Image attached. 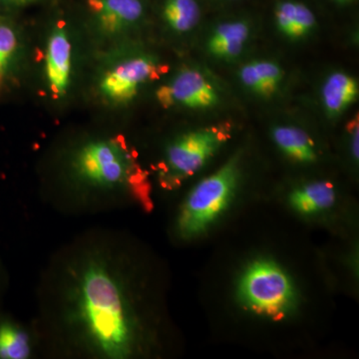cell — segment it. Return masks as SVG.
<instances>
[{
  "label": "cell",
  "instance_id": "obj_2",
  "mask_svg": "<svg viewBox=\"0 0 359 359\" xmlns=\"http://www.w3.org/2000/svg\"><path fill=\"white\" fill-rule=\"evenodd\" d=\"M70 169L79 192L74 207H113L119 196L134 199L147 196L143 172L135 164L134 155L121 139L84 144L73 155Z\"/></svg>",
  "mask_w": 359,
  "mask_h": 359
},
{
  "label": "cell",
  "instance_id": "obj_15",
  "mask_svg": "<svg viewBox=\"0 0 359 359\" xmlns=\"http://www.w3.org/2000/svg\"><path fill=\"white\" fill-rule=\"evenodd\" d=\"M242 83L250 91L263 97H271L278 89L283 77L280 66L271 61H255L241 68Z\"/></svg>",
  "mask_w": 359,
  "mask_h": 359
},
{
  "label": "cell",
  "instance_id": "obj_6",
  "mask_svg": "<svg viewBox=\"0 0 359 359\" xmlns=\"http://www.w3.org/2000/svg\"><path fill=\"white\" fill-rule=\"evenodd\" d=\"M168 71L148 56H137L123 61L108 71L101 80L100 90L106 98L122 103L131 100L142 85L157 80Z\"/></svg>",
  "mask_w": 359,
  "mask_h": 359
},
{
  "label": "cell",
  "instance_id": "obj_1",
  "mask_svg": "<svg viewBox=\"0 0 359 359\" xmlns=\"http://www.w3.org/2000/svg\"><path fill=\"white\" fill-rule=\"evenodd\" d=\"M46 276L45 327L66 354L129 359L147 349L131 266L116 235L84 236L58 255Z\"/></svg>",
  "mask_w": 359,
  "mask_h": 359
},
{
  "label": "cell",
  "instance_id": "obj_14",
  "mask_svg": "<svg viewBox=\"0 0 359 359\" xmlns=\"http://www.w3.org/2000/svg\"><path fill=\"white\" fill-rule=\"evenodd\" d=\"M337 200L334 184L327 181L313 182L290 194V203L295 211L313 215L330 209Z\"/></svg>",
  "mask_w": 359,
  "mask_h": 359
},
{
  "label": "cell",
  "instance_id": "obj_12",
  "mask_svg": "<svg viewBox=\"0 0 359 359\" xmlns=\"http://www.w3.org/2000/svg\"><path fill=\"white\" fill-rule=\"evenodd\" d=\"M358 97V83L353 76L337 71L325 79L321 89L323 106L330 117L342 114L355 102Z\"/></svg>",
  "mask_w": 359,
  "mask_h": 359
},
{
  "label": "cell",
  "instance_id": "obj_9",
  "mask_svg": "<svg viewBox=\"0 0 359 359\" xmlns=\"http://www.w3.org/2000/svg\"><path fill=\"white\" fill-rule=\"evenodd\" d=\"M88 6L101 29L108 34L133 25L144 13L141 0H88Z\"/></svg>",
  "mask_w": 359,
  "mask_h": 359
},
{
  "label": "cell",
  "instance_id": "obj_8",
  "mask_svg": "<svg viewBox=\"0 0 359 359\" xmlns=\"http://www.w3.org/2000/svg\"><path fill=\"white\" fill-rule=\"evenodd\" d=\"M71 43L65 26L57 25L52 32L45 56V73L52 93L65 96L70 83Z\"/></svg>",
  "mask_w": 359,
  "mask_h": 359
},
{
  "label": "cell",
  "instance_id": "obj_17",
  "mask_svg": "<svg viewBox=\"0 0 359 359\" xmlns=\"http://www.w3.org/2000/svg\"><path fill=\"white\" fill-rule=\"evenodd\" d=\"M163 18L174 32H191L201 20L199 2L198 0H165Z\"/></svg>",
  "mask_w": 359,
  "mask_h": 359
},
{
  "label": "cell",
  "instance_id": "obj_11",
  "mask_svg": "<svg viewBox=\"0 0 359 359\" xmlns=\"http://www.w3.org/2000/svg\"><path fill=\"white\" fill-rule=\"evenodd\" d=\"M250 32V25L245 20L226 21L215 28L208 41V49L219 59L238 57L249 39Z\"/></svg>",
  "mask_w": 359,
  "mask_h": 359
},
{
  "label": "cell",
  "instance_id": "obj_18",
  "mask_svg": "<svg viewBox=\"0 0 359 359\" xmlns=\"http://www.w3.org/2000/svg\"><path fill=\"white\" fill-rule=\"evenodd\" d=\"M18 46L15 33L6 25H0V72L6 67Z\"/></svg>",
  "mask_w": 359,
  "mask_h": 359
},
{
  "label": "cell",
  "instance_id": "obj_5",
  "mask_svg": "<svg viewBox=\"0 0 359 359\" xmlns=\"http://www.w3.org/2000/svg\"><path fill=\"white\" fill-rule=\"evenodd\" d=\"M230 139L226 125L207 127L182 135L167 148L160 165V181L165 188L173 189L205 166Z\"/></svg>",
  "mask_w": 359,
  "mask_h": 359
},
{
  "label": "cell",
  "instance_id": "obj_3",
  "mask_svg": "<svg viewBox=\"0 0 359 359\" xmlns=\"http://www.w3.org/2000/svg\"><path fill=\"white\" fill-rule=\"evenodd\" d=\"M240 180V158H231L197 184L180 208L176 231L183 240L204 233L230 205Z\"/></svg>",
  "mask_w": 359,
  "mask_h": 359
},
{
  "label": "cell",
  "instance_id": "obj_21",
  "mask_svg": "<svg viewBox=\"0 0 359 359\" xmlns=\"http://www.w3.org/2000/svg\"><path fill=\"white\" fill-rule=\"evenodd\" d=\"M7 1L13 2V4H27L36 1V0H7Z\"/></svg>",
  "mask_w": 359,
  "mask_h": 359
},
{
  "label": "cell",
  "instance_id": "obj_4",
  "mask_svg": "<svg viewBox=\"0 0 359 359\" xmlns=\"http://www.w3.org/2000/svg\"><path fill=\"white\" fill-rule=\"evenodd\" d=\"M241 301L255 313L280 318L294 308V285L280 266L271 261L254 262L245 269L238 287Z\"/></svg>",
  "mask_w": 359,
  "mask_h": 359
},
{
  "label": "cell",
  "instance_id": "obj_16",
  "mask_svg": "<svg viewBox=\"0 0 359 359\" xmlns=\"http://www.w3.org/2000/svg\"><path fill=\"white\" fill-rule=\"evenodd\" d=\"M276 145L292 160L299 163H313L318 159L316 145L311 136L294 126H276L271 131Z\"/></svg>",
  "mask_w": 359,
  "mask_h": 359
},
{
  "label": "cell",
  "instance_id": "obj_10",
  "mask_svg": "<svg viewBox=\"0 0 359 359\" xmlns=\"http://www.w3.org/2000/svg\"><path fill=\"white\" fill-rule=\"evenodd\" d=\"M36 339L26 325L8 316H0V359H29Z\"/></svg>",
  "mask_w": 359,
  "mask_h": 359
},
{
  "label": "cell",
  "instance_id": "obj_7",
  "mask_svg": "<svg viewBox=\"0 0 359 359\" xmlns=\"http://www.w3.org/2000/svg\"><path fill=\"white\" fill-rule=\"evenodd\" d=\"M158 102L165 109L175 105L191 109L212 107L219 101L217 90L198 69L185 68L180 71L171 83L163 85L156 92Z\"/></svg>",
  "mask_w": 359,
  "mask_h": 359
},
{
  "label": "cell",
  "instance_id": "obj_23",
  "mask_svg": "<svg viewBox=\"0 0 359 359\" xmlns=\"http://www.w3.org/2000/svg\"><path fill=\"white\" fill-rule=\"evenodd\" d=\"M0 74H1V72H0ZM0 78H1V76H0Z\"/></svg>",
  "mask_w": 359,
  "mask_h": 359
},
{
  "label": "cell",
  "instance_id": "obj_22",
  "mask_svg": "<svg viewBox=\"0 0 359 359\" xmlns=\"http://www.w3.org/2000/svg\"><path fill=\"white\" fill-rule=\"evenodd\" d=\"M2 283H4V275H2V269L0 266V292H1Z\"/></svg>",
  "mask_w": 359,
  "mask_h": 359
},
{
  "label": "cell",
  "instance_id": "obj_19",
  "mask_svg": "<svg viewBox=\"0 0 359 359\" xmlns=\"http://www.w3.org/2000/svg\"><path fill=\"white\" fill-rule=\"evenodd\" d=\"M358 115H356V117H354L351 122H349L348 128L349 132L351 134V152H353V155L354 159L356 161L358 160L359 157V127H358Z\"/></svg>",
  "mask_w": 359,
  "mask_h": 359
},
{
  "label": "cell",
  "instance_id": "obj_13",
  "mask_svg": "<svg viewBox=\"0 0 359 359\" xmlns=\"http://www.w3.org/2000/svg\"><path fill=\"white\" fill-rule=\"evenodd\" d=\"M276 25L290 39H301L313 29L316 18L309 6L294 0H283L275 8Z\"/></svg>",
  "mask_w": 359,
  "mask_h": 359
},
{
  "label": "cell",
  "instance_id": "obj_20",
  "mask_svg": "<svg viewBox=\"0 0 359 359\" xmlns=\"http://www.w3.org/2000/svg\"><path fill=\"white\" fill-rule=\"evenodd\" d=\"M334 4L339 6H348V4H353L356 0H332Z\"/></svg>",
  "mask_w": 359,
  "mask_h": 359
}]
</instances>
